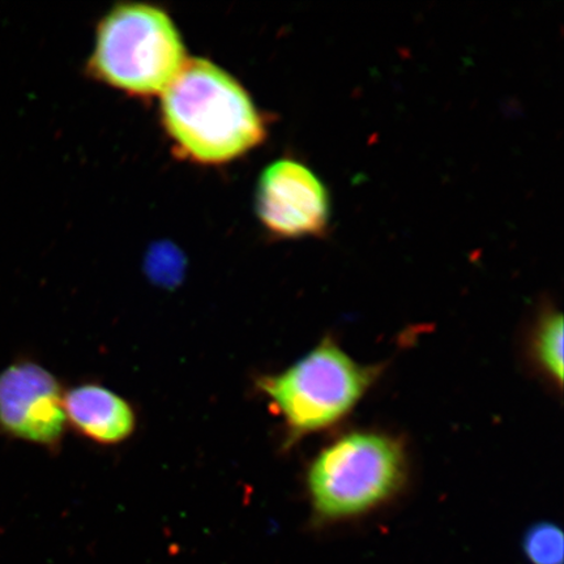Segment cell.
Listing matches in <instances>:
<instances>
[{"label": "cell", "instance_id": "obj_1", "mask_svg": "<svg viewBox=\"0 0 564 564\" xmlns=\"http://www.w3.org/2000/svg\"><path fill=\"white\" fill-rule=\"evenodd\" d=\"M161 116L182 154L224 164L262 144V112L235 77L207 59L186 61L164 94Z\"/></svg>", "mask_w": 564, "mask_h": 564}, {"label": "cell", "instance_id": "obj_2", "mask_svg": "<svg viewBox=\"0 0 564 564\" xmlns=\"http://www.w3.org/2000/svg\"><path fill=\"white\" fill-rule=\"evenodd\" d=\"M186 63L171 17L156 6L121 3L97 28L90 74L135 96L164 94Z\"/></svg>", "mask_w": 564, "mask_h": 564}, {"label": "cell", "instance_id": "obj_3", "mask_svg": "<svg viewBox=\"0 0 564 564\" xmlns=\"http://www.w3.org/2000/svg\"><path fill=\"white\" fill-rule=\"evenodd\" d=\"M379 366L358 364L330 337L288 369L259 378L257 387L284 421L286 442L334 425L376 382Z\"/></svg>", "mask_w": 564, "mask_h": 564}, {"label": "cell", "instance_id": "obj_4", "mask_svg": "<svg viewBox=\"0 0 564 564\" xmlns=\"http://www.w3.org/2000/svg\"><path fill=\"white\" fill-rule=\"evenodd\" d=\"M406 477L403 447L382 433L355 432L323 448L307 471L315 517H358L392 498Z\"/></svg>", "mask_w": 564, "mask_h": 564}, {"label": "cell", "instance_id": "obj_5", "mask_svg": "<svg viewBox=\"0 0 564 564\" xmlns=\"http://www.w3.org/2000/svg\"><path fill=\"white\" fill-rule=\"evenodd\" d=\"M256 206L260 223L278 238L321 237L328 229V189L297 160L281 159L264 169Z\"/></svg>", "mask_w": 564, "mask_h": 564}, {"label": "cell", "instance_id": "obj_6", "mask_svg": "<svg viewBox=\"0 0 564 564\" xmlns=\"http://www.w3.org/2000/svg\"><path fill=\"white\" fill-rule=\"evenodd\" d=\"M0 427L13 438L58 447L67 427L58 379L33 362L15 364L0 373Z\"/></svg>", "mask_w": 564, "mask_h": 564}, {"label": "cell", "instance_id": "obj_7", "mask_svg": "<svg viewBox=\"0 0 564 564\" xmlns=\"http://www.w3.org/2000/svg\"><path fill=\"white\" fill-rule=\"evenodd\" d=\"M65 413L67 425L102 446L123 443L137 429V414L129 401L100 384L70 388L65 393Z\"/></svg>", "mask_w": 564, "mask_h": 564}, {"label": "cell", "instance_id": "obj_8", "mask_svg": "<svg viewBox=\"0 0 564 564\" xmlns=\"http://www.w3.org/2000/svg\"><path fill=\"white\" fill-rule=\"evenodd\" d=\"M533 351L549 377L563 382V316L550 313L542 317L533 338Z\"/></svg>", "mask_w": 564, "mask_h": 564}, {"label": "cell", "instance_id": "obj_9", "mask_svg": "<svg viewBox=\"0 0 564 564\" xmlns=\"http://www.w3.org/2000/svg\"><path fill=\"white\" fill-rule=\"evenodd\" d=\"M524 552L533 564H562L564 539L561 529L552 523L533 525L525 534Z\"/></svg>", "mask_w": 564, "mask_h": 564}, {"label": "cell", "instance_id": "obj_10", "mask_svg": "<svg viewBox=\"0 0 564 564\" xmlns=\"http://www.w3.org/2000/svg\"><path fill=\"white\" fill-rule=\"evenodd\" d=\"M147 271L159 284L171 286L181 280L183 262L178 252L164 247V249L153 251L148 258Z\"/></svg>", "mask_w": 564, "mask_h": 564}]
</instances>
